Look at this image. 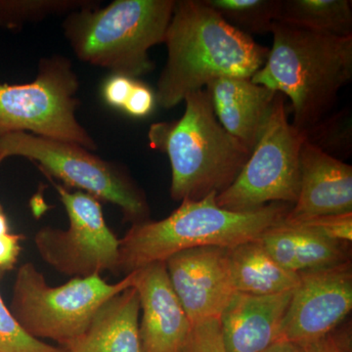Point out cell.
<instances>
[{
	"label": "cell",
	"mask_w": 352,
	"mask_h": 352,
	"mask_svg": "<svg viewBox=\"0 0 352 352\" xmlns=\"http://www.w3.org/2000/svg\"><path fill=\"white\" fill-rule=\"evenodd\" d=\"M349 342L346 336L342 338L331 333L323 339L300 346L305 352H351Z\"/></svg>",
	"instance_id": "f546056e"
},
{
	"label": "cell",
	"mask_w": 352,
	"mask_h": 352,
	"mask_svg": "<svg viewBox=\"0 0 352 352\" xmlns=\"http://www.w3.org/2000/svg\"><path fill=\"white\" fill-rule=\"evenodd\" d=\"M226 21L245 34H266L279 18L282 0H204Z\"/></svg>",
	"instance_id": "44dd1931"
},
{
	"label": "cell",
	"mask_w": 352,
	"mask_h": 352,
	"mask_svg": "<svg viewBox=\"0 0 352 352\" xmlns=\"http://www.w3.org/2000/svg\"><path fill=\"white\" fill-rule=\"evenodd\" d=\"M156 105V96L149 87L136 80L131 94L122 110L133 118H145L149 116Z\"/></svg>",
	"instance_id": "4316f807"
},
{
	"label": "cell",
	"mask_w": 352,
	"mask_h": 352,
	"mask_svg": "<svg viewBox=\"0 0 352 352\" xmlns=\"http://www.w3.org/2000/svg\"><path fill=\"white\" fill-rule=\"evenodd\" d=\"M293 292L273 296L238 293L220 315L226 352H263L278 340Z\"/></svg>",
	"instance_id": "9a60e30c"
},
{
	"label": "cell",
	"mask_w": 352,
	"mask_h": 352,
	"mask_svg": "<svg viewBox=\"0 0 352 352\" xmlns=\"http://www.w3.org/2000/svg\"><path fill=\"white\" fill-rule=\"evenodd\" d=\"M352 212V166L305 141L300 154V192L286 222Z\"/></svg>",
	"instance_id": "5bb4252c"
},
{
	"label": "cell",
	"mask_w": 352,
	"mask_h": 352,
	"mask_svg": "<svg viewBox=\"0 0 352 352\" xmlns=\"http://www.w3.org/2000/svg\"><path fill=\"white\" fill-rule=\"evenodd\" d=\"M171 286L192 327L219 320L235 295L226 248L185 250L164 261Z\"/></svg>",
	"instance_id": "7c38bea8"
},
{
	"label": "cell",
	"mask_w": 352,
	"mask_h": 352,
	"mask_svg": "<svg viewBox=\"0 0 352 352\" xmlns=\"http://www.w3.org/2000/svg\"><path fill=\"white\" fill-rule=\"evenodd\" d=\"M134 274L133 287L142 310V352H186L193 327L171 286L164 261L149 264Z\"/></svg>",
	"instance_id": "4fadbf2b"
},
{
	"label": "cell",
	"mask_w": 352,
	"mask_h": 352,
	"mask_svg": "<svg viewBox=\"0 0 352 352\" xmlns=\"http://www.w3.org/2000/svg\"><path fill=\"white\" fill-rule=\"evenodd\" d=\"M217 193L199 201L184 200L166 219L132 224L120 240L119 274L166 261L185 250L230 248L261 239L284 223L291 205L272 203L252 212H231L217 206Z\"/></svg>",
	"instance_id": "3957f363"
},
{
	"label": "cell",
	"mask_w": 352,
	"mask_h": 352,
	"mask_svg": "<svg viewBox=\"0 0 352 352\" xmlns=\"http://www.w3.org/2000/svg\"><path fill=\"white\" fill-rule=\"evenodd\" d=\"M284 222L291 226L310 229L325 237L340 242L349 243L352 240V212L344 214L321 215L298 221Z\"/></svg>",
	"instance_id": "d4e9b609"
},
{
	"label": "cell",
	"mask_w": 352,
	"mask_h": 352,
	"mask_svg": "<svg viewBox=\"0 0 352 352\" xmlns=\"http://www.w3.org/2000/svg\"><path fill=\"white\" fill-rule=\"evenodd\" d=\"M179 120L150 127V146L166 153L171 166L170 196L199 201L228 188L251 151L219 124L207 89L187 95Z\"/></svg>",
	"instance_id": "277c9868"
},
{
	"label": "cell",
	"mask_w": 352,
	"mask_h": 352,
	"mask_svg": "<svg viewBox=\"0 0 352 352\" xmlns=\"http://www.w3.org/2000/svg\"><path fill=\"white\" fill-rule=\"evenodd\" d=\"M175 0H115L67 14L65 38L78 59L136 78L155 69L148 51L164 43Z\"/></svg>",
	"instance_id": "5b68a950"
},
{
	"label": "cell",
	"mask_w": 352,
	"mask_h": 352,
	"mask_svg": "<svg viewBox=\"0 0 352 352\" xmlns=\"http://www.w3.org/2000/svg\"><path fill=\"white\" fill-rule=\"evenodd\" d=\"M3 161H4V160H3V159H2V157H1V156H0V164H1V163H2V162H3Z\"/></svg>",
	"instance_id": "d6a6232c"
},
{
	"label": "cell",
	"mask_w": 352,
	"mask_h": 352,
	"mask_svg": "<svg viewBox=\"0 0 352 352\" xmlns=\"http://www.w3.org/2000/svg\"><path fill=\"white\" fill-rule=\"evenodd\" d=\"M0 270V278L3 274ZM0 352H67L62 346H54L34 339L21 327L0 295Z\"/></svg>",
	"instance_id": "cb8c5ba5"
},
{
	"label": "cell",
	"mask_w": 352,
	"mask_h": 352,
	"mask_svg": "<svg viewBox=\"0 0 352 352\" xmlns=\"http://www.w3.org/2000/svg\"><path fill=\"white\" fill-rule=\"evenodd\" d=\"M351 0H282L278 21L322 34L352 36Z\"/></svg>",
	"instance_id": "ffe728a7"
},
{
	"label": "cell",
	"mask_w": 352,
	"mask_h": 352,
	"mask_svg": "<svg viewBox=\"0 0 352 352\" xmlns=\"http://www.w3.org/2000/svg\"><path fill=\"white\" fill-rule=\"evenodd\" d=\"M69 219L66 230L46 226L34 236L39 256L57 272L73 278L119 274L120 240L109 228L100 201L52 182Z\"/></svg>",
	"instance_id": "30bf717a"
},
{
	"label": "cell",
	"mask_w": 352,
	"mask_h": 352,
	"mask_svg": "<svg viewBox=\"0 0 352 352\" xmlns=\"http://www.w3.org/2000/svg\"><path fill=\"white\" fill-rule=\"evenodd\" d=\"M263 352H305L302 346L288 342H276Z\"/></svg>",
	"instance_id": "4dcf8cb0"
},
{
	"label": "cell",
	"mask_w": 352,
	"mask_h": 352,
	"mask_svg": "<svg viewBox=\"0 0 352 352\" xmlns=\"http://www.w3.org/2000/svg\"><path fill=\"white\" fill-rule=\"evenodd\" d=\"M226 256L238 293L279 295L295 291L300 283V275L279 265L259 239L227 248Z\"/></svg>",
	"instance_id": "d6986e66"
},
{
	"label": "cell",
	"mask_w": 352,
	"mask_h": 352,
	"mask_svg": "<svg viewBox=\"0 0 352 352\" xmlns=\"http://www.w3.org/2000/svg\"><path fill=\"white\" fill-rule=\"evenodd\" d=\"M277 342L305 346L333 333L352 308L351 261L300 273Z\"/></svg>",
	"instance_id": "8fae6325"
},
{
	"label": "cell",
	"mask_w": 352,
	"mask_h": 352,
	"mask_svg": "<svg viewBox=\"0 0 352 352\" xmlns=\"http://www.w3.org/2000/svg\"><path fill=\"white\" fill-rule=\"evenodd\" d=\"M351 109L324 118L315 126L303 131L305 141L340 160L347 157L352 151V127Z\"/></svg>",
	"instance_id": "603a6c76"
},
{
	"label": "cell",
	"mask_w": 352,
	"mask_h": 352,
	"mask_svg": "<svg viewBox=\"0 0 352 352\" xmlns=\"http://www.w3.org/2000/svg\"><path fill=\"white\" fill-rule=\"evenodd\" d=\"M0 156L23 157L38 164L46 176L80 189L99 201L113 204L132 224L149 220L144 192L119 164L105 161L73 143L41 138L27 132L0 136Z\"/></svg>",
	"instance_id": "ba28073f"
},
{
	"label": "cell",
	"mask_w": 352,
	"mask_h": 352,
	"mask_svg": "<svg viewBox=\"0 0 352 352\" xmlns=\"http://www.w3.org/2000/svg\"><path fill=\"white\" fill-rule=\"evenodd\" d=\"M80 82L68 58H43L25 85L0 83V136L27 132L96 151L97 143L76 117Z\"/></svg>",
	"instance_id": "52a82bcc"
},
{
	"label": "cell",
	"mask_w": 352,
	"mask_h": 352,
	"mask_svg": "<svg viewBox=\"0 0 352 352\" xmlns=\"http://www.w3.org/2000/svg\"><path fill=\"white\" fill-rule=\"evenodd\" d=\"M139 312L138 292L131 287L104 302L85 333L64 349L67 352H142Z\"/></svg>",
	"instance_id": "e0dca14e"
},
{
	"label": "cell",
	"mask_w": 352,
	"mask_h": 352,
	"mask_svg": "<svg viewBox=\"0 0 352 352\" xmlns=\"http://www.w3.org/2000/svg\"><path fill=\"white\" fill-rule=\"evenodd\" d=\"M273 45L256 85L291 100L293 126L305 131L327 115L352 78V36L322 34L275 21Z\"/></svg>",
	"instance_id": "7a4b0ae2"
},
{
	"label": "cell",
	"mask_w": 352,
	"mask_h": 352,
	"mask_svg": "<svg viewBox=\"0 0 352 352\" xmlns=\"http://www.w3.org/2000/svg\"><path fill=\"white\" fill-rule=\"evenodd\" d=\"M135 80L120 75H112L104 82L102 95L109 106L124 109Z\"/></svg>",
	"instance_id": "83f0119b"
},
{
	"label": "cell",
	"mask_w": 352,
	"mask_h": 352,
	"mask_svg": "<svg viewBox=\"0 0 352 352\" xmlns=\"http://www.w3.org/2000/svg\"><path fill=\"white\" fill-rule=\"evenodd\" d=\"M259 241L279 265L298 274L349 261V243L285 222L270 229Z\"/></svg>",
	"instance_id": "ac0fdd59"
},
{
	"label": "cell",
	"mask_w": 352,
	"mask_h": 352,
	"mask_svg": "<svg viewBox=\"0 0 352 352\" xmlns=\"http://www.w3.org/2000/svg\"><path fill=\"white\" fill-rule=\"evenodd\" d=\"M303 131L289 122L286 97L277 92L258 144L235 182L215 198L231 212H252L272 203L294 206L300 192Z\"/></svg>",
	"instance_id": "9c48e42d"
},
{
	"label": "cell",
	"mask_w": 352,
	"mask_h": 352,
	"mask_svg": "<svg viewBox=\"0 0 352 352\" xmlns=\"http://www.w3.org/2000/svg\"><path fill=\"white\" fill-rule=\"evenodd\" d=\"M24 236L19 234L7 233L0 235V270H12L19 258L21 242Z\"/></svg>",
	"instance_id": "f1b7e54d"
},
{
	"label": "cell",
	"mask_w": 352,
	"mask_h": 352,
	"mask_svg": "<svg viewBox=\"0 0 352 352\" xmlns=\"http://www.w3.org/2000/svg\"><path fill=\"white\" fill-rule=\"evenodd\" d=\"M134 276L132 272L109 284L95 274L51 287L34 263H24L16 274L10 311L34 339L54 340L66 347L85 333L104 302L133 287Z\"/></svg>",
	"instance_id": "8992f818"
},
{
	"label": "cell",
	"mask_w": 352,
	"mask_h": 352,
	"mask_svg": "<svg viewBox=\"0 0 352 352\" xmlns=\"http://www.w3.org/2000/svg\"><path fill=\"white\" fill-rule=\"evenodd\" d=\"M206 89L219 124L252 153L270 119L277 92L251 78L236 76L217 78Z\"/></svg>",
	"instance_id": "2e32d148"
},
{
	"label": "cell",
	"mask_w": 352,
	"mask_h": 352,
	"mask_svg": "<svg viewBox=\"0 0 352 352\" xmlns=\"http://www.w3.org/2000/svg\"><path fill=\"white\" fill-rule=\"evenodd\" d=\"M186 352H226L219 321H208L193 327Z\"/></svg>",
	"instance_id": "484cf974"
},
{
	"label": "cell",
	"mask_w": 352,
	"mask_h": 352,
	"mask_svg": "<svg viewBox=\"0 0 352 352\" xmlns=\"http://www.w3.org/2000/svg\"><path fill=\"white\" fill-rule=\"evenodd\" d=\"M7 233H10V227H9L8 219L4 212L3 207L0 204V235Z\"/></svg>",
	"instance_id": "1f68e13d"
},
{
	"label": "cell",
	"mask_w": 352,
	"mask_h": 352,
	"mask_svg": "<svg viewBox=\"0 0 352 352\" xmlns=\"http://www.w3.org/2000/svg\"><path fill=\"white\" fill-rule=\"evenodd\" d=\"M89 0H0V27L18 28L56 14L98 6Z\"/></svg>",
	"instance_id": "7402d4cb"
},
{
	"label": "cell",
	"mask_w": 352,
	"mask_h": 352,
	"mask_svg": "<svg viewBox=\"0 0 352 352\" xmlns=\"http://www.w3.org/2000/svg\"><path fill=\"white\" fill-rule=\"evenodd\" d=\"M164 43L168 59L155 94L164 109L175 107L217 78H251L270 53L204 0H175Z\"/></svg>",
	"instance_id": "6da1fadb"
}]
</instances>
